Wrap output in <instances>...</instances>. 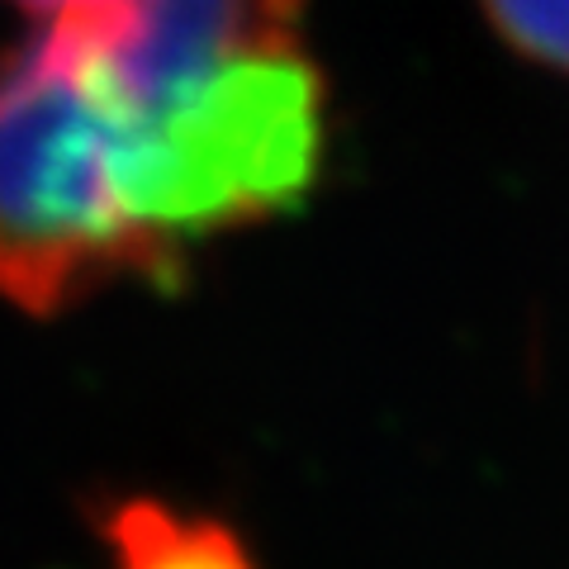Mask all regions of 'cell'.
I'll return each mask as SVG.
<instances>
[{
	"instance_id": "cell-1",
	"label": "cell",
	"mask_w": 569,
	"mask_h": 569,
	"mask_svg": "<svg viewBox=\"0 0 569 569\" xmlns=\"http://www.w3.org/2000/svg\"><path fill=\"white\" fill-rule=\"evenodd\" d=\"M133 100L77 14L0 58V299L52 318L123 280L181 284L186 261L129 204Z\"/></svg>"
},
{
	"instance_id": "cell-2",
	"label": "cell",
	"mask_w": 569,
	"mask_h": 569,
	"mask_svg": "<svg viewBox=\"0 0 569 569\" xmlns=\"http://www.w3.org/2000/svg\"><path fill=\"white\" fill-rule=\"evenodd\" d=\"M129 204L171 257L305 204L328 157V86L305 48L133 96Z\"/></svg>"
},
{
	"instance_id": "cell-3",
	"label": "cell",
	"mask_w": 569,
	"mask_h": 569,
	"mask_svg": "<svg viewBox=\"0 0 569 569\" xmlns=\"http://www.w3.org/2000/svg\"><path fill=\"white\" fill-rule=\"evenodd\" d=\"M100 537L114 569H257L228 522L171 508L162 498H119L100 518Z\"/></svg>"
},
{
	"instance_id": "cell-4",
	"label": "cell",
	"mask_w": 569,
	"mask_h": 569,
	"mask_svg": "<svg viewBox=\"0 0 569 569\" xmlns=\"http://www.w3.org/2000/svg\"><path fill=\"white\" fill-rule=\"evenodd\" d=\"M479 6L508 48L569 77V0H479Z\"/></svg>"
},
{
	"instance_id": "cell-5",
	"label": "cell",
	"mask_w": 569,
	"mask_h": 569,
	"mask_svg": "<svg viewBox=\"0 0 569 569\" xmlns=\"http://www.w3.org/2000/svg\"><path fill=\"white\" fill-rule=\"evenodd\" d=\"M14 6H24V10H33V14H39V20H52V14H62V10L100 6V0H14Z\"/></svg>"
}]
</instances>
